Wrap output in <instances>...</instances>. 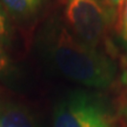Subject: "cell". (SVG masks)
<instances>
[{
    "label": "cell",
    "instance_id": "obj_1",
    "mask_svg": "<svg viewBox=\"0 0 127 127\" xmlns=\"http://www.w3.org/2000/svg\"><path fill=\"white\" fill-rule=\"evenodd\" d=\"M39 46L60 75L88 88H107L117 79V65L105 52L87 45L58 21L40 33Z\"/></svg>",
    "mask_w": 127,
    "mask_h": 127
},
{
    "label": "cell",
    "instance_id": "obj_2",
    "mask_svg": "<svg viewBox=\"0 0 127 127\" xmlns=\"http://www.w3.org/2000/svg\"><path fill=\"white\" fill-rule=\"evenodd\" d=\"M52 127H117L108 105L86 91L67 93L55 104Z\"/></svg>",
    "mask_w": 127,
    "mask_h": 127
},
{
    "label": "cell",
    "instance_id": "obj_3",
    "mask_svg": "<svg viewBox=\"0 0 127 127\" xmlns=\"http://www.w3.org/2000/svg\"><path fill=\"white\" fill-rule=\"evenodd\" d=\"M65 17L68 30L81 41L99 48L112 24L100 0H67Z\"/></svg>",
    "mask_w": 127,
    "mask_h": 127
},
{
    "label": "cell",
    "instance_id": "obj_4",
    "mask_svg": "<svg viewBox=\"0 0 127 127\" xmlns=\"http://www.w3.org/2000/svg\"><path fill=\"white\" fill-rule=\"evenodd\" d=\"M0 127H39L33 114L14 101L0 102Z\"/></svg>",
    "mask_w": 127,
    "mask_h": 127
},
{
    "label": "cell",
    "instance_id": "obj_5",
    "mask_svg": "<svg viewBox=\"0 0 127 127\" xmlns=\"http://www.w3.org/2000/svg\"><path fill=\"white\" fill-rule=\"evenodd\" d=\"M0 4L4 5L14 15L26 18L38 11L41 0H0Z\"/></svg>",
    "mask_w": 127,
    "mask_h": 127
},
{
    "label": "cell",
    "instance_id": "obj_6",
    "mask_svg": "<svg viewBox=\"0 0 127 127\" xmlns=\"http://www.w3.org/2000/svg\"><path fill=\"white\" fill-rule=\"evenodd\" d=\"M120 38L123 41V46L126 51L127 55V0H124L121 9H120Z\"/></svg>",
    "mask_w": 127,
    "mask_h": 127
},
{
    "label": "cell",
    "instance_id": "obj_7",
    "mask_svg": "<svg viewBox=\"0 0 127 127\" xmlns=\"http://www.w3.org/2000/svg\"><path fill=\"white\" fill-rule=\"evenodd\" d=\"M100 2L102 4L105 9L107 11L109 18H111L112 23H113L115 18L118 17V14L120 13L124 0H100Z\"/></svg>",
    "mask_w": 127,
    "mask_h": 127
},
{
    "label": "cell",
    "instance_id": "obj_8",
    "mask_svg": "<svg viewBox=\"0 0 127 127\" xmlns=\"http://www.w3.org/2000/svg\"><path fill=\"white\" fill-rule=\"evenodd\" d=\"M12 65L9 61L6 52L0 45V77L1 78H9L12 75Z\"/></svg>",
    "mask_w": 127,
    "mask_h": 127
},
{
    "label": "cell",
    "instance_id": "obj_9",
    "mask_svg": "<svg viewBox=\"0 0 127 127\" xmlns=\"http://www.w3.org/2000/svg\"><path fill=\"white\" fill-rule=\"evenodd\" d=\"M6 36H7V24H6V18L0 4V41L4 40Z\"/></svg>",
    "mask_w": 127,
    "mask_h": 127
}]
</instances>
